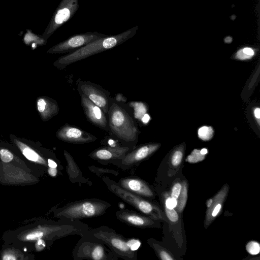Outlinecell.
I'll return each mask as SVG.
<instances>
[{"label": "cell", "instance_id": "d6986e66", "mask_svg": "<svg viewBox=\"0 0 260 260\" xmlns=\"http://www.w3.org/2000/svg\"><path fill=\"white\" fill-rule=\"evenodd\" d=\"M124 189L140 196L152 197L153 193L148 185L142 180L136 178L121 179L118 183Z\"/></svg>", "mask_w": 260, "mask_h": 260}, {"label": "cell", "instance_id": "9a60e30c", "mask_svg": "<svg viewBox=\"0 0 260 260\" xmlns=\"http://www.w3.org/2000/svg\"><path fill=\"white\" fill-rule=\"evenodd\" d=\"M128 146L102 147L93 150L89 156L92 159L109 161L113 159H122L129 151Z\"/></svg>", "mask_w": 260, "mask_h": 260}, {"label": "cell", "instance_id": "5b68a950", "mask_svg": "<svg viewBox=\"0 0 260 260\" xmlns=\"http://www.w3.org/2000/svg\"><path fill=\"white\" fill-rule=\"evenodd\" d=\"M84 235L104 242L117 257L126 260L136 259V253L129 248V239H125L112 229L101 226L91 230L88 229Z\"/></svg>", "mask_w": 260, "mask_h": 260}, {"label": "cell", "instance_id": "e575fe53", "mask_svg": "<svg viewBox=\"0 0 260 260\" xmlns=\"http://www.w3.org/2000/svg\"><path fill=\"white\" fill-rule=\"evenodd\" d=\"M254 114L255 117L258 119V123L259 124V119L260 118V109L259 108H256L254 109Z\"/></svg>", "mask_w": 260, "mask_h": 260}, {"label": "cell", "instance_id": "5bb4252c", "mask_svg": "<svg viewBox=\"0 0 260 260\" xmlns=\"http://www.w3.org/2000/svg\"><path fill=\"white\" fill-rule=\"evenodd\" d=\"M117 218L130 225L141 228L152 226L155 223L148 216L139 214L129 210L122 209L116 213Z\"/></svg>", "mask_w": 260, "mask_h": 260}, {"label": "cell", "instance_id": "74e56055", "mask_svg": "<svg viewBox=\"0 0 260 260\" xmlns=\"http://www.w3.org/2000/svg\"><path fill=\"white\" fill-rule=\"evenodd\" d=\"M212 198L210 199L207 201L206 206H207V208H208L210 206L211 204L212 203Z\"/></svg>", "mask_w": 260, "mask_h": 260}, {"label": "cell", "instance_id": "9c48e42d", "mask_svg": "<svg viewBox=\"0 0 260 260\" xmlns=\"http://www.w3.org/2000/svg\"><path fill=\"white\" fill-rule=\"evenodd\" d=\"M79 7V0H61L41 37L47 41L58 28L72 18Z\"/></svg>", "mask_w": 260, "mask_h": 260}, {"label": "cell", "instance_id": "603a6c76", "mask_svg": "<svg viewBox=\"0 0 260 260\" xmlns=\"http://www.w3.org/2000/svg\"><path fill=\"white\" fill-rule=\"evenodd\" d=\"M213 133L212 127L204 126L199 129L198 136L202 140L209 141L213 137Z\"/></svg>", "mask_w": 260, "mask_h": 260}, {"label": "cell", "instance_id": "f546056e", "mask_svg": "<svg viewBox=\"0 0 260 260\" xmlns=\"http://www.w3.org/2000/svg\"><path fill=\"white\" fill-rule=\"evenodd\" d=\"M177 204V200L169 197L168 194L166 195L165 207L169 209H174Z\"/></svg>", "mask_w": 260, "mask_h": 260}, {"label": "cell", "instance_id": "f1b7e54d", "mask_svg": "<svg viewBox=\"0 0 260 260\" xmlns=\"http://www.w3.org/2000/svg\"><path fill=\"white\" fill-rule=\"evenodd\" d=\"M182 188V183L177 182L172 187L171 197L174 199H177L180 194Z\"/></svg>", "mask_w": 260, "mask_h": 260}, {"label": "cell", "instance_id": "e0dca14e", "mask_svg": "<svg viewBox=\"0 0 260 260\" xmlns=\"http://www.w3.org/2000/svg\"><path fill=\"white\" fill-rule=\"evenodd\" d=\"M159 147L157 144H146L139 147L132 151L127 153L121 159V164L124 167L130 166L147 158Z\"/></svg>", "mask_w": 260, "mask_h": 260}, {"label": "cell", "instance_id": "6da1fadb", "mask_svg": "<svg viewBox=\"0 0 260 260\" xmlns=\"http://www.w3.org/2000/svg\"><path fill=\"white\" fill-rule=\"evenodd\" d=\"M138 28L137 25L117 35H107L94 40L72 52L59 57L53 62V65L58 69H63L71 64L112 49L133 38Z\"/></svg>", "mask_w": 260, "mask_h": 260}, {"label": "cell", "instance_id": "7402d4cb", "mask_svg": "<svg viewBox=\"0 0 260 260\" xmlns=\"http://www.w3.org/2000/svg\"><path fill=\"white\" fill-rule=\"evenodd\" d=\"M254 55V50L249 47L239 49L235 54V57L239 60H246L251 58Z\"/></svg>", "mask_w": 260, "mask_h": 260}, {"label": "cell", "instance_id": "52a82bcc", "mask_svg": "<svg viewBox=\"0 0 260 260\" xmlns=\"http://www.w3.org/2000/svg\"><path fill=\"white\" fill-rule=\"evenodd\" d=\"M75 259L93 260H113L117 256L110 249L106 248L104 243L94 238L83 235L73 250Z\"/></svg>", "mask_w": 260, "mask_h": 260}, {"label": "cell", "instance_id": "d4e9b609", "mask_svg": "<svg viewBox=\"0 0 260 260\" xmlns=\"http://www.w3.org/2000/svg\"><path fill=\"white\" fill-rule=\"evenodd\" d=\"M205 155L201 154L200 150L194 149L188 156L186 161L190 163H196L203 160L205 158Z\"/></svg>", "mask_w": 260, "mask_h": 260}, {"label": "cell", "instance_id": "836d02e7", "mask_svg": "<svg viewBox=\"0 0 260 260\" xmlns=\"http://www.w3.org/2000/svg\"><path fill=\"white\" fill-rule=\"evenodd\" d=\"M48 172L49 175L51 176L55 177L57 174V170L56 168H48Z\"/></svg>", "mask_w": 260, "mask_h": 260}, {"label": "cell", "instance_id": "7c38bea8", "mask_svg": "<svg viewBox=\"0 0 260 260\" xmlns=\"http://www.w3.org/2000/svg\"><path fill=\"white\" fill-rule=\"evenodd\" d=\"M56 137L60 140L72 144H85L94 142L96 137L80 127L66 123L56 132Z\"/></svg>", "mask_w": 260, "mask_h": 260}, {"label": "cell", "instance_id": "2e32d148", "mask_svg": "<svg viewBox=\"0 0 260 260\" xmlns=\"http://www.w3.org/2000/svg\"><path fill=\"white\" fill-rule=\"evenodd\" d=\"M36 105L38 113L43 121L50 120L59 111V107L56 100L47 96L38 97Z\"/></svg>", "mask_w": 260, "mask_h": 260}, {"label": "cell", "instance_id": "4316f807", "mask_svg": "<svg viewBox=\"0 0 260 260\" xmlns=\"http://www.w3.org/2000/svg\"><path fill=\"white\" fill-rule=\"evenodd\" d=\"M165 210L166 215L171 222L170 223L178 222L179 218L176 210L174 209L168 208L166 207H165Z\"/></svg>", "mask_w": 260, "mask_h": 260}, {"label": "cell", "instance_id": "484cf974", "mask_svg": "<svg viewBox=\"0 0 260 260\" xmlns=\"http://www.w3.org/2000/svg\"><path fill=\"white\" fill-rule=\"evenodd\" d=\"M246 249L249 254L251 255H256L259 253L260 245L258 242L251 241L247 244Z\"/></svg>", "mask_w": 260, "mask_h": 260}, {"label": "cell", "instance_id": "8d00e7d4", "mask_svg": "<svg viewBox=\"0 0 260 260\" xmlns=\"http://www.w3.org/2000/svg\"><path fill=\"white\" fill-rule=\"evenodd\" d=\"M200 152H201V154H202L203 155H206L208 153V150L206 148H203L202 149H201L200 150Z\"/></svg>", "mask_w": 260, "mask_h": 260}, {"label": "cell", "instance_id": "ac0fdd59", "mask_svg": "<svg viewBox=\"0 0 260 260\" xmlns=\"http://www.w3.org/2000/svg\"><path fill=\"white\" fill-rule=\"evenodd\" d=\"M229 186L226 184L212 198L210 206L207 208L205 221V227L207 228L220 212L224 202L229 192Z\"/></svg>", "mask_w": 260, "mask_h": 260}, {"label": "cell", "instance_id": "3957f363", "mask_svg": "<svg viewBox=\"0 0 260 260\" xmlns=\"http://www.w3.org/2000/svg\"><path fill=\"white\" fill-rule=\"evenodd\" d=\"M107 114L109 133L123 142L134 144L137 140L139 131L125 109L112 103Z\"/></svg>", "mask_w": 260, "mask_h": 260}, {"label": "cell", "instance_id": "cb8c5ba5", "mask_svg": "<svg viewBox=\"0 0 260 260\" xmlns=\"http://www.w3.org/2000/svg\"><path fill=\"white\" fill-rule=\"evenodd\" d=\"M183 156V151L181 149L176 150L171 157L170 163L171 167L175 168L179 167L182 162Z\"/></svg>", "mask_w": 260, "mask_h": 260}, {"label": "cell", "instance_id": "d590c367", "mask_svg": "<svg viewBox=\"0 0 260 260\" xmlns=\"http://www.w3.org/2000/svg\"><path fill=\"white\" fill-rule=\"evenodd\" d=\"M150 117L148 114H145L142 118V121L144 123H146L149 120Z\"/></svg>", "mask_w": 260, "mask_h": 260}, {"label": "cell", "instance_id": "44dd1931", "mask_svg": "<svg viewBox=\"0 0 260 260\" xmlns=\"http://www.w3.org/2000/svg\"><path fill=\"white\" fill-rule=\"evenodd\" d=\"M187 199V184L185 182L182 183V188L179 196H178L177 202V204L176 207L177 211L182 212L186 203Z\"/></svg>", "mask_w": 260, "mask_h": 260}, {"label": "cell", "instance_id": "8992f818", "mask_svg": "<svg viewBox=\"0 0 260 260\" xmlns=\"http://www.w3.org/2000/svg\"><path fill=\"white\" fill-rule=\"evenodd\" d=\"M103 180L111 192L139 211L153 219L164 220L163 213L155 205L144 200L139 195L124 189L118 183L107 178H104Z\"/></svg>", "mask_w": 260, "mask_h": 260}, {"label": "cell", "instance_id": "ffe728a7", "mask_svg": "<svg viewBox=\"0 0 260 260\" xmlns=\"http://www.w3.org/2000/svg\"><path fill=\"white\" fill-rule=\"evenodd\" d=\"M1 259L3 260L26 259L24 254L15 248H4L1 252Z\"/></svg>", "mask_w": 260, "mask_h": 260}, {"label": "cell", "instance_id": "ba28073f", "mask_svg": "<svg viewBox=\"0 0 260 260\" xmlns=\"http://www.w3.org/2000/svg\"><path fill=\"white\" fill-rule=\"evenodd\" d=\"M9 137L12 144L27 160L36 165L48 167L47 160L49 158H46V155L48 152L39 142H35L13 134H10Z\"/></svg>", "mask_w": 260, "mask_h": 260}, {"label": "cell", "instance_id": "30bf717a", "mask_svg": "<svg viewBox=\"0 0 260 260\" xmlns=\"http://www.w3.org/2000/svg\"><path fill=\"white\" fill-rule=\"evenodd\" d=\"M96 31L86 32L75 35L49 48L47 53L61 54L72 52L87 44L106 36Z\"/></svg>", "mask_w": 260, "mask_h": 260}, {"label": "cell", "instance_id": "d6a6232c", "mask_svg": "<svg viewBox=\"0 0 260 260\" xmlns=\"http://www.w3.org/2000/svg\"><path fill=\"white\" fill-rule=\"evenodd\" d=\"M48 168H56L57 165L56 162L52 159L49 158L48 159Z\"/></svg>", "mask_w": 260, "mask_h": 260}, {"label": "cell", "instance_id": "4fadbf2b", "mask_svg": "<svg viewBox=\"0 0 260 260\" xmlns=\"http://www.w3.org/2000/svg\"><path fill=\"white\" fill-rule=\"evenodd\" d=\"M80 95L83 112L88 120L93 125L109 133L106 114L84 95L80 94Z\"/></svg>", "mask_w": 260, "mask_h": 260}, {"label": "cell", "instance_id": "8fae6325", "mask_svg": "<svg viewBox=\"0 0 260 260\" xmlns=\"http://www.w3.org/2000/svg\"><path fill=\"white\" fill-rule=\"evenodd\" d=\"M77 90L107 114L112 104L108 91L92 82L81 80L78 82Z\"/></svg>", "mask_w": 260, "mask_h": 260}, {"label": "cell", "instance_id": "83f0119b", "mask_svg": "<svg viewBox=\"0 0 260 260\" xmlns=\"http://www.w3.org/2000/svg\"><path fill=\"white\" fill-rule=\"evenodd\" d=\"M154 246L157 251L160 258L162 260H173L174 258L166 250L163 248H158V247L154 245Z\"/></svg>", "mask_w": 260, "mask_h": 260}, {"label": "cell", "instance_id": "7a4b0ae2", "mask_svg": "<svg viewBox=\"0 0 260 260\" xmlns=\"http://www.w3.org/2000/svg\"><path fill=\"white\" fill-rule=\"evenodd\" d=\"M75 220H62L61 222L40 224L17 232L16 239L20 242L55 240L72 234L83 235L88 229L86 224Z\"/></svg>", "mask_w": 260, "mask_h": 260}, {"label": "cell", "instance_id": "4dcf8cb0", "mask_svg": "<svg viewBox=\"0 0 260 260\" xmlns=\"http://www.w3.org/2000/svg\"><path fill=\"white\" fill-rule=\"evenodd\" d=\"M129 247L131 250L133 251H136L141 246V242L137 239H129L128 240Z\"/></svg>", "mask_w": 260, "mask_h": 260}, {"label": "cell", "instance_id": "277c9868", "mask_svg": "<svg viewBox=\"0 0 260 260\" xmlns=\"http://www.w3.org/2000/svg\"><path fill=\"white\" fill-rule=\"evenodd\" d=\"M110 206L109 203L100 199L83 200L58 209L55 211L54 216L62 220L74 221L101 216Z\"/></svg>", "mask_w": 260, "mask_h": 260}, {"label": "cell", "instance_id": "1f68e13d", "mask_svg": "<svg viewBox=\"0 0 260 260\" xmlns=\"http://www.w3.org/2000/svg\"><path fill=\"white\" fill-rule=\"evenodd\" d=\"M46 246L45 240L39 239L36 241L35 248L37 251L39 252L43 250Z\"/></svg>", "mask_w": 260, "mask_h": 260}]
</instances>
